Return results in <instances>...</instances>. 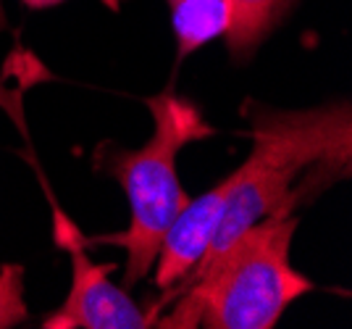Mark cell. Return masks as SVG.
<instances>
[{
	"label": "cell",
	"mask_w": 352,
	"mask_h": 329,
	"mask_svg": "<svg viewBox=\"0 0 352 329\" xmlns=\"http://www.w3.org/2000/svg\"><path fill=\"white\" fill-rule=\"evenodd\" d=\"M248 111L252 153L229 174L223 216L208 253L171 295L206 277L250 226L274 213H294L302 200L350 177L352 116L347 100L310 111L248 103Z\"/></svg>",
	"instance_id": "obj_1"
},
{
	"label": "cell",
	"mask_w": 352,
	"mask_h": 329,
	"mask_svg": "<svg viewBox=\"0 0 352 329\" xmlns=\"http://www.w3.org/2000/svg\"><path fill=\"white\" fill-rule=\"evenodd\" d=\"M294 232V213H274L250 226L206 277L179 293V303L158 324L190 329L276 327L287 306L313 290L308 277L289 264Z\"/></svg>",
	"instance_id": "obj_2"
},
{
	"label": "cell",
	"mask_w": 352,
	"mask_h": 329,
	"mask_svg": "<svg viewBox=\"0 0 352 329\" xmlns=\"http://www.w3.org/2000/svg\"><path fill=\"white\" fill-rule=\"evenodd\" d=\"M147 108L155 124L150 140L140 150H116L105 158L108 171L121 182L132 209L126 232L103 237V242L126 251V284L140 282L153 271L166 229L190 203V195L182 190L176 174L179 150L213 137V127L200 116V111L174 92L150 98Z\"/></svg>",
	"instance_id": "obj_3"
},
{
	"label": "cell",
	"mask_w": 352,
	"mask_h": 329,
	"mask_svg": "<svg viewBox=\"0 0 352 329\" xmlns=\"http://www.w3.org/2000/svg\"><path fill=\"white\" fill-rule=\"evenodd\" d=\"M60 245L72 253V290L56 314L45 319V329H145L153 316L140 311L126 290L111 282L113 264H95L85 253V240L66 219H58Z\"/></svg>",
	"instance_id": "obj_4"
},
{
	"label": "cell",
	"mask_w": 352,
	"mask_h": 329,
	"mask_svg": "<svg viewBox=\"0 0 352 329\" xmlns=\"http://www.w3.org/2000/svg\"><path fill=\"white\" fill-rule=\"evenodd\" d=\"M226 193H229V177L216 187H210L206 195H200L197 200H190L168 224L153 264L155 284L161 293H166V298L190 277L192 269L208 253L223 216Z\"/></svg>",
	"instance_id": "obj_5"
},
{
	"label": "cell",
	"mask_w": 352,
	"mask_h": 329,
	"mask_svg": "<svg viewBox=\"0 0 352 329\" xmlns=\"http://www.w3.org/2000/svg\"><path fill=\"white\" fill-rule=\"evenodd\" d=\"M297 0H226L229 6V50L236 59L250 56L263 43Z\"/></svg>",
	"instance_id": "obj_6"
},
{
	"label": "cell",
	"mask_w": 352,
	"mask_h": 329,
	"mask_svg": "<svg viewBox=\"0 0 352 329\" xmlns=\"http://www.w3.org/2000/svg\"><path fill=\"white\" fill-rule=\"evenodd\" d=\"M168 6L182 59L229 30L226 0H168Z\"/></svg>",
	"instance_id": "obj_7"
},
{
	"label": "cell",
	"mask_w": 352,
	"mask_h": 329,
	"mask_svg": "<svg viewBox=\"0 0 352 329\" xmlns=\"http://www.w3.org/2000/svg\"><path fill=\"white\" fill-rule=\"evenodd\" d=\"M27 321L24 303V266L6 264L0 269V329H11Z\"/></svg>",
	"instance_id": "obj_8"
},
{
	"label": "cell",
	"mask_w": 352,
	"mask_h": 329,
	"mask_svg": "<svg viewBox=\"0 0 352 329\" xmlns=\"http://www.w3.org/2000/svg\"><path fill=\"white\" fill-rule=\"evenodd\" d=\"M21 3H27L30 8H53V6H58L63 0H21Z\"/></svg>",
	"instance_id": "obj_9"
}]
</instances>
